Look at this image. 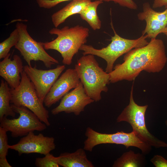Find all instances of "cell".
<instances>
[{
    "instance_id": "obj_1",
    "label": "cell",
    "mask_w": 167,
    "mask_h": 167,
    "mask_svg": "<svg viewBox=\"0 0 167 167\" xmlns=\"http://www.w3.org/2000/svg\"><path fill=\"white\" fill-rule=\"evenodd\" d=\"M123 60V63L116 64L109 73L110 83L134 81L143 71L150 73L161 71L167 61L164 42L161 39L151 38L146 45L126 53Z\"/></svg>"
},
{
    "instance_id": "obj_6",
    "label": "cell",
    "mask_w": 167,
    "mask_h": 167,
    "mask_svg": "<svg viewBox=\"0 0 167 167\" xmlns=\"http://www.w3.org/2000/svg\"><path fill=\"white\" fill-rule=\"evenodd\" d=\"M19 85L15 89L11 88L10 103L16 106H24L30 109L47 126L50 125L49 111L46 109L39 98L36 90L25 71L21 74Z\"/></svg>"
},
{
    "instance_id": "obj_21",
    "label": "cell",
    "mask_w": 167,
    "mask_h": 167,
    "mask_svg": "<svg viewBox=\"0 0 167 167\" xmlns=\"http://www.w3.org/2000/svg\"><path fill=\"white\" fill-rule=\"evenodd\" d=\"M19 39V33L16 28L8 38L0 43V59L4 58L8 55L11 48L17 44Z\"/></svg>"
},
{
    "instance_id": "obj_27",
    "label": "cell",
    "mask_w": 167,
    "mask_h": 167,
    "mask_svg": "<svg viewBox=\"0 0 167 167\" xmlns=\"http://www.w3.org/2000/svg\"><path fill=\"white\" fill-rule=\"evenodd\" d=\"M167 5V0H154L152 5L153 8L161 7Z\"/></svg>"
},
{
    "instance_id": "obj_3",
    "label": "cell",
    "mask_w": 167,
    "mask_h": 167,
    "mask_svg": "<svg viewBox=\"0 0 167 167\" xmlns=\"http://www.w3.org/2000/svg\"><path fill=\"white\" fill-rule=\"evenodd\" d=\"M75 69L87 94L95 101H100L101 92L108 91L107 85L110 83L109 73L100 66L94 55L91 54L80 58Z\"/></svg>"
},
{
    "instance_id": "obj_15",
    "label": "cell",
    "mask_w": 167,
    "mask_h": 167,
    "mask_svg": "<svg viewBox=\"0 0 167 167\" xmlns=\"http://www.w3.org/2000/svg\"><path fill=\"white\" fill-rule=\"evenodd\" d=\"M10 53L0 62V76L5 79L11 89L16 88L19 84L24 71L22 60L15 54L12 60L9 57Z\"/></svg>"
},
{
    "instance_id": "obj_29",
    "label": "cell",
    "mask_w": 167,
    "mask_h": 167,
    "mask_svg": "<svg viewBox=\"0 0 167 167\" xmlns=\"http://www.w3.org/2000/svg\"><path fill=\"white\" fill-rule=\"evenodd\" d=\"M165 123L166 125V126H167V119L166 120L165 122Z\"/></svg>"
},
{
    "instance_id": "obj_9",
    "label": "cell",
    "mask_w": 167,
    "mask_h": 167,
    "mask_svg": "<svg viewBox=\"0 0 167 167\" xmlns=\"http://www.w3.org/2000/svg\"><path fill=\"white\" fill-rule=\"evenodd\" d=\"M27 25L21 22H17L16 28L19 31V39L15 48L21 54L28 65L31 66L32 61H40L45 66L50 68L53 65L59 63L58 61L49 55L45 50L42 42H38L30 35Z\"/></svg>"
},
{
    "instance_id": "obj_24",
    "label": "cell",
    "mask_w": 167,
    "mask_h": 167,
    "mask_svg": "<svg viewBox=\"0 0 167 167\" xmlns=\"http://www.w3.org/2000/svg\"><path fill=\"white\" fill-rule=\"evenodd\" d=\"M74 0H36L39 6L41 8L50 9L63 2Z\"/></svg>"
},
{
    "instance_id": "obj_28",
    "label": "cell",
    "mask_w": 167,
    "mask_h": 167,
    "mask_svg": "<svg viewBox=\"0 0 167 167\" xmlns=\"http://www.w3.org/2000/svg\"><path fill=\"white\" fill-rule=\"evenodd\" d=\"M162 33H163L166 35L167 36V25L162 31Z\"/></svg>"
},
{
    "instance_id": "obj_19",
    "label": "cell",
    "mask_w": 167,
    "mask_h": 167,
    "mask_svg": "<svg viewBox=\"0 0 167 167\" xmlns=\"http://www.w3.org/2000/svg\"><path fill=\"white\" fill-rule=\"evenodd\" d=\"M103 2L101 0L91 1L79 14L81 18L86 21L94 30L99 29L101 28V21L96 11L99 5Z\"/></svg>"
},
{
    "instance_id": "obj_20",
    "label": "cell",
    "mask_w": 167,
    "mask_h": 167,
    "mask_svg": "<svg viewBox=\"0 0 167 167\" xmlns=\"http://www.w3.org/2000/svg\"><path fill=\"white\" fill-rule=\"evenodd\" d=\"M8 83L2 80L0 86V120L4 116H15L16 113L10 103L11 100V88Z\"/></svg>"
},
{
    "instance_id": "obj_11",
    "label": "cell",
    "mask_w": 167,
    "mask_h": 167,
    "mask_svg": "<svg viewBox=\"0 0 167 167\" xmlns=\"http://www.w3.org/2000/svg\"><path fill=\"white\" fill-rule=\"evenodd\" d=\"M55 147L54 137L46 136L41 133L35 135L33 132H30L16 144L9 145V149L16 151L19 156L32 153L45 155L54 149Z\"/></svg>"
},
{
    "instance_id": "obj_5",
    "label": "cell",
    "mask_w": 167,
    "mask_h": 167,
    "mask_svg": "<svg viewBox=\"0 0 167 167\" xmlns=\"http://www.w3.org/2000/svg\"><path fill=\"white\" fill-rule=\"evenodd\" d=\"M133 85L129 104L118 116L117 122H126L129 123L137 136L150 146L156 148L167 147V143L156 138L147 128L145 114L148 105H139L135 103L133 96Z\"/></svg>"
},
{
    "instance_id": "obj_26",
    "label": "cell",
    "mask_w": 167,
    "mask_h": 167,
    "mask_svg": "<svg viewBox=\"0 0 167 167\" xmlns=\"http://www.w3.org/2000/svg\"><path fill=\"white\" fill-rule=\"evenodd\" d=\"M150 161L156 167H167V160L161 156L154 155Z\"/></svg>"
},
{
    "instance_id": "obj_10",
    "label": "cell",
    "mask_w": 167,
    "mask_h": 167,
    "mask_svg": "<svg viewBox=\"0 0 167 167\" xmlns=\"http://www.w3.org/2000/svg\"><path fill=\"white\" fill-rule=\"evenodd\" d=\"M65 65H58L54 68L43 70L26 65L24 70L30 79L40 100L44 103L45 98L61 74L65 69Z\"/></svg>"
},
{
    "instance_id": "obj_25",
    "label": "cell",
    "mask_w": 167,
    "mask_h": 167,
    "mask_svg": "<svg viewBox=\"0 0 167 167\" xmlns=\"http://www.w3.org/2000/svg\"><path fill=\"white\" fill-rule=\"evenodd\" d=\"M103 2H113L122 6L136 10L137 8L136 4L133 0H101Z\"/></svg>"
},
{
    "instance_id": "obj_12",
    "label": "cell",
    "mask_w": 167,
    "mask_h": 167,
    "mask_svg": "<svg viewBox=\"0 0 167 167\" xmlns=\"http://www.w3.org/2000/svg\"><path fill=\"white\" fill-rule=\"evenodd\" d=\"M94 101L87 94L80 82L73 90L63 96L59 105L53 109L51 112L54 115L64 112L66 113H73L78 116L84 111L87 105Z\"/></svg>"
},
{
    "instance_id": "obj_18",
    "label": "cell",
    "mask_w": 167,
    "mask_h": 167,
    "mask_svg": "<svg viewBox=\"0 0 167 167\" xmlns=\"http://www.w3.org/2000/svg\"><path fill=\"white\" fill-rule=\"evenodd\" d=\"M144 154L130 150L123 153L114 162L113 167H139L144 166L146 160Z\"/></svg>"
},
{
    "instance_id": "obj_7",
    "label": "cell",
    "mask_w": 167,
    "mask_h": 167,
    "mask_svg": "<svg viewBox=\"0 0 167 167\" xmlns=\"http://www.w3.org/2000/svg\"><path fill=\"white\" fill-rule=\"evenodd\" d=\"M85 135L87 138L84 142V148L88 151L92 152L97 145L107 143L122 145L126 148L136 147L144 155L148 154L151 150V146L141 139L133 131L130 133L121 131L112 134L102 133L88 127Z\"/></svg>"
},
{
    "instance_id": "obj_23",
    "label": "cell",
    "mask_w": 167,
    "mask_h": 167,
    "mask_svg": "<svg viewBox=\"0 0 167 167\" xmlns=\"http://www.w3.org/2000/svg\"><path fill=\"white\" fill-rule=\"evenodd\" d=\"M35 165L38 167H59L57 157L54 156L49 153L42 158H37L36 159Z\"/></svg>"
},
{
    "instance_id": "obj_22",
    "label": "cell",
    "mask_w": 167,
    "mask_h": 167,
    "mask_svg": "<svg viewBox=\"0 0 167 167\" xmlns=\"http://www.w3.org/2000/svg\"><path fill=\"white\" fill-rule=\"evenodd\" d=\"M7 131L0 126V167H11L6 158L9 149Z\"/></svg>"
},
{
    "instance_id": "obj_16",
    "label": "cell",
    "mask_w": 167,
    "mask_h": 167,
    "mask_svg": "<svg viewBox=\"0 0 167 167\" xmlns=\"http://www.w3.org/2000/svg\"><path fill=\"white\" fill-rule=\"evenodd\" d=\"M91 0H74L51 16L52 23L55 28L58 27L69 17L79 14L91 2Z\"/></svg>"
},
{
    "instance_id": "obj_14",
    "label": "cell",
    "mask_w": 167,
    "mask_h": 167,
    "mask_svg": "<svg viewBox=\"0 0 167 167\" xmlns=\"http://www.w3.org/2000/svg\"><path fill=\"white\" fill-rule=\"evenodd\" d=\"M165 9L162 12L154 10L148 2L143 4V11L137 15L138 19L144 20L146 25L142 35H146L148 38H156L167 25V5Z\"/></svg>"
},
{
    "instance_id": "obj_13",
    "label": "cell",
    "mask_w": 167,
    "mask_h": 167,
    "mask_svg": "<svg viewBox=\"0 0 167 167\" xmlns=\"http://www.w3.org/2000/svg\"><path fill=\"white\" fill-rule=\"evenodd\" d=\"M80 82L75 69H67L52 87L44 101L45 106L49 108L61 99Z\"/></svg>"
},
{
    "instance_id": "obj_2",
    "label": "cell",
    "mask_w": 167,
    "mask_h": 167,
    "mask_svg": "<svg viewBox=\"0 0 167 167\" xmlns=\"http://www.w3.org/2000/svg\"><path fill=\"white\" fill-rule=\"evenodd\" d=\"M89 32L88 28L79 25L71 28L65 26L61 29L53 28L49 33L57 35V37L42 44L45 49H54L59 52L62 58V63L70 65L74 55L86 43Z\"/></svg>"
},
{
    "instance_id": "obj_8",
    "label": "cell",
    "mask_w": 167,
    "mask_h": 167,
    "mask_svg": "<svg viewBox=\"0 0 167 167\" xmlns=\"http://www.w3.org/2000/svg\"><path fill=\"white\" fill-rule=\"evenodd\" d=\"M11 106L15 112L19 114V117L10 119L4 116L0 120V126L7 132H10L12 137L25 136L30 132L40 131L46 129V125L27 107L16 106L12 104Z\"/></svg>"
},
{
    "instance_id": "obj_17",
    "label": "cell",
    "mask_w": 167,
    "mask_h": 167,
    "mask_svg": "<svg viewBox=\"0 0 167 167\" xmlns=\"http://www.w3.org/2000/svg\"><path fill=\"white\" fill-rule=\"evenodd\" d=\"M85 150L80 148L72 153H62L57 157L58 164L63 167H94L88 159Z\"/></svg>"
},
{
    "instance_id": "obj_4",
    "label": "cell",
    "mask_w": 167,
    "mask_h": 167,
    "mask_svg": "<svg viewBox=\"0 0 167 167\" xmlns=\"http://www.w3.org/2000/svg\"><path fill=\"white\" fill-rule=\"evenodd\" d=\"M111 25L114 35L112 36L111 42L106 47L98 49L91 45L85 44L80 49V50L84 51L83 55L91 54L105 60L107 63L105 71L108 73L113 71L114 64L118 58L132 49L144 46L149 43L146 40L148 37L146 35H142L135 39L123 38L117 33L112 21Z\"/></svg>"
}]
</instances>
